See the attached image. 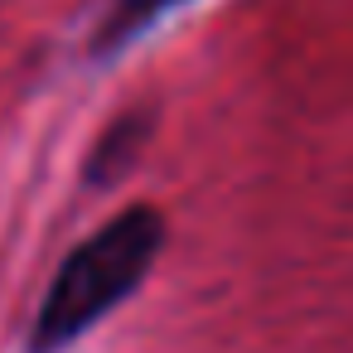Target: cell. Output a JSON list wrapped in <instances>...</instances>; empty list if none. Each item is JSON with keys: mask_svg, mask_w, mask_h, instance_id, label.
I'll return each mask as SVG.
<instances>
[{"mask_svg": "<svg viewBox=\"0 0 353 353\" xmlns=\"http://www.w3.org/2000/svg\"><path fill=\"white\" fill-rule=\"evenodd\" d=\"M160 247H165V218L155 208H126L112 223H102L54 271L30 329V353H63L68 343H78L145 281Z\"/></svg>", "mask_w": 353, "mask_h": 353, "instance_id": "6da1fadb", "label": "cell"}, {"mask_svg": "<svg viewBox=\"0 0 353 353\" xmlns=\"http://www.w3.org/2000/svg\"><path fill=\"white\" fill-rule=\"evenodd\" d=\"M170 6H179V0H112V10H107V20H102V30H97V39H92V49L97 54H121L136 34H145Z\"/></svg>", "mask_w": 353, "mask_h": 353, "instance_id": "7a4b0ae2", "label": "cell"}, {"mask_svg": "<svg viewBox=\"0 0 353 353\" xmlns=\"http://www.w3.org/2000/svg\"><path fill=\"white\" fill-rule=\"evenodd\" d=\"M141 136H145V126H141L136 117L117 121V126L102 136V145L92 150V160H88V184H112V179H121L126 165H131V155H136V145H141Z\"/></svg>", "mask_w": 353, "mask_h": 353, "instance_id": "3957f363", "label": "cell"}]
</instances>
